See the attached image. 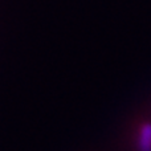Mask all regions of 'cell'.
<instances>
[{
	"label": "cell",
	"mask_w": 151,
	"mask_h": 151,
	"mask_svg": "<svg viewBox=\"0 0 151 151\" xmlns=\"http://www.w3.org/2000/svg\"><path fill=\"white\" fill-rule=\"evenodd\" d=\"M138 150L151 151V122H145L139 129Z\"/></svg>",
	"instance_id": "obj_1"
}]
</instances>
